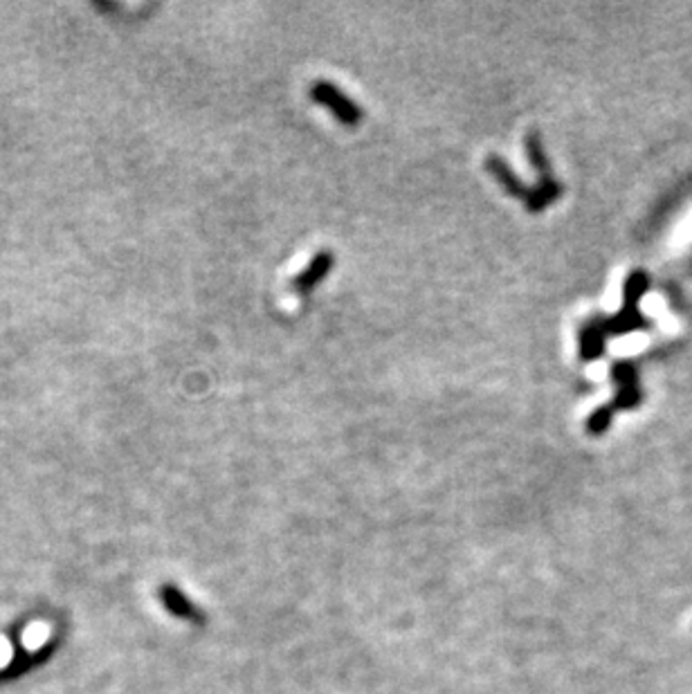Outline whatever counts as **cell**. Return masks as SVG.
Listing matches in <instances>:
<instances>
[{"instance_id": "1", "label": "cell", "mask_w": 692, "mask_h": 694, "mask_svg": "<svg viewBox=\"0 0 692 694\" xmlns=\"http://www.w3.org/2000/svg\"><path fill=\"white\" fill-rule=\"evenodd\" d=\"M650 290V277L643 270H634L622 288V308L614 317H593L580 328V357L584 362L596 359L605 353V340L609 336H625L634 330H645L650 321L641 315L639 304Z\"/></svg>"}, {"instance_id": "2", "label": "cell", "mask_w": 692, "mask_h": 694, "mask_svg": "<svg viewBox=\"0 0 692 694\" xmlns=\"http://www.w3.org/2000/svg\"><path fill=\"white\" fill-rule=\"evenodd\" d=\"M526 153H529L533 167L540 174V182L536 187H531L529 201H526L524 205L529 212H542V210H546L549 205H553L557 201L559 193H563V187H559V182L553 178L546 151H544L542 140H540L538 134L526 136Z\"/></svg>"}, {"instance_id": "3", "label": "cell", "mask_w": 692, "mask_h": 694, "mask_svg": "<svg viewBox=\"0 0 692 694\" xmlns=\"http://www.w3.org/2000/svg\"><path fill=\"white\" fill-rule=\"evenodd\" d=\"M311 97L315 99L317 104H322V106H326L328 111H331L344 126H355L362 119L360 106L353 102L351 97H347L336 84L317 81L311 88Z\"/></svg>"}, {"instance_id": "4", "label": "cell", "mask_w": 692, "mask_h": 694, "mask_svg": "<svg viewBox=\"0 0 692 694\" xmlns=\"http://www.w3.org/2000/svg\"><path fill=\"white\" fill-rule=\"evenodd\" d=\"M612 378L618 387L616 399L612 401L609 409H634L641 405V387H639V371L634 362H616L612 367Z\"/></svg>"}, {"instance_id": "5", "label": "cell", "mask_w": 692, "mask_h": 694, "mask_svg": "<svg viewBox=\"0 0 692 694\" xmlns=\"http://www.w3.org/2000/svg\"><path fill=\"white\" fill-rule=\"evenodd\" d=\"M334 263H336V258H334L331 252H326V250L319 252V254L309 263L306 270L292 279L294 292H300V294L313 292V288H315L328 273H331Z\"/></svg>"}, {"instance_id": "6", "label": "cell", "mask_w": 692, "mask_h": 694, "mask_svg": "<svg viewBox=\"0 0 692 694\" xmlns=\"http://www.w3.org/2000/svg\"><path fill=\"white\" fill-rule=\"evenodd\" d=\"M486 172L492 174L494 178H498V182H500L511 195L519 198V201H524V203L529 201L531 187H526V185L511 172V167H508V164H506L500 155H488V157H486Z\"/></svg>"}]
</instances>
